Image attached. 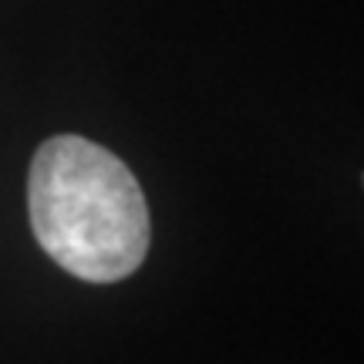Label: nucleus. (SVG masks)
I'll list each match as a JSON object with an SVG mask.
<instances>
[{
  "mask_svg": "<svg viewBox=\"0 0 364 364\" xmlns=\"http://www.w3.org/2000/svg\"><path fill=\"white\" fill-rule=\"evenodd\" d=\"M27 213L41 250L85 284H115L149 253V203L132 169L105 145L54 135L34 152Z\"/></svg>",
  "mask_w": 364,
  "mask_h": 364,
  "instance_id": "nucleus-1",
  "label": "nucleus"
}]
</instances>
